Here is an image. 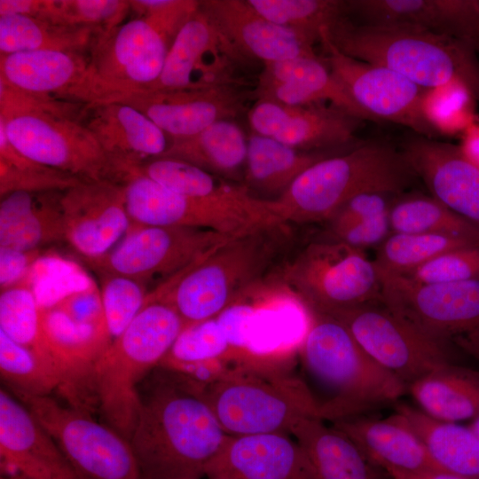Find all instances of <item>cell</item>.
Returning <instances> with one entry per match:
<instances>
[{"label": "cell", "mask_w": 479, "mask_h": 479, "mask_svg": "<svg viewBox=\"0 0 479 479\" xmlns=\"http://www.w3.org/2000/svg\"><path fill=\"white\" fill-rule=\"evenodd\" d=\"M202 10L247 59L263 64L316 56L315 38L257 12L247 0L201 1Z\"/></svg>", "instance_id": "23"}, {"label": "cell", "mask_w": 479, "mask_h": 479, "mask_svg": "<svg viewBox=\"0 0 479 479\" xmlns=\"http://www.w3.org/2000/svg\"><path fill=\"white\" fill-rule=\"evenodd\" d=\"M14 192L1 198L0 247L28 251L65 240L61 192Z\"/></svg>", "instance_id": "31"}, {"label": "cell", "mask_w": 479, "mask_h": 479, "mask_svg": "<svg viewBox=\"0 0 479 479\" xmlns=\"http://www.w3.org/2000/svg\"><path fill=\"white\" fill-rule=\"evenodd\" d=\"M51 308L58 310L79 324L106 326L100 290L93 282L67 294Z\"/></svg>", "instance_id": "51"}, {"label": "cell", "mask_w": 479, "mask_h": 479, "mask_svg": "<svg viewBox=\"0 0 479 479\" xmlns=\"http://www.w3.org/2000/svg\"><path fill=\"white\" fill-rule=\"evenodd\" d=\"M40 50L0 55V78L21 90L90 104L89 57Z\"/></svg>", "instance_id": "27"}, {"label": "cell", "mask_w": 479, "mask_h": 479, "mask_svg": "<svg viewBox=\"0 0 479 479\" xmlns=\"http://www.w3.org/2000/svg\"><path fill=\"white\" fill-rule=\"evenodd\" d=\"M255 97L249 87L145 90L112 96L100 102L127 104L149 118L171 139L192 137L221 120L244 113ZM98 103V102H97Z\"/></svg>", "instance_id": "18"}, {"label": "cell", "mask_w": 479, "mask_h": 479, "mask_svg": "<svg viewBox=\"0 0 479 479\" xmlns=\"http://www.w3.org/2000/svg\"><path fill=\"white\" fill-rule=\"evenodd\" d=\"M254 93L287 106L331 105L372 121L318 55L263 64Z\"/></svg>", "instance_id": "25"}, {"label": "cell", "mask_w": 479, "mask_h": 479, "mask_svg": "<svg viewBox=\"0 0 479 479\" xmlns=\"http://www.w3.org/2000/svg\"><path fill=\"white\" fill-rule=\"evenodd\" d=\"M292 357H249L202 389L227 435H290L300 420L320 418L307 383L291 366Z\"/></svg>", "instance_id": "4"}, {"label": "cell", "mask_w": 479, "mask_h": 479, "mask_svg": "<svg viewBox=\"0 0 479 479\" xmlns=\"http://www.w3.org/2000/svg\"><path fill=\"white\" fill-rule=\"evenodd\" d=\"M0 118L9 142L28 159L82 180L107 179L110 161L81 121L31 114Z\"/></svg>", "instance_id": "17"}, {"label": "cell", "mask_w": 479, "mask_h": 479, "mask_svg": "<svg viewBox=\"0 0 479 479\" xmlns=\"http://www.w3.org/2000/svg\"><path fill=\"white\" fill-rule=\"evenodd\" d=\"M216 317L185 326L158 367L195 364L232 366L240 363Z\"/></svg>", "instance_id": "41"}, {"label": "cell", "mask_w": 479, "mask_h": 479, "mask_svg": "<svg viewBox=\"0 0 479 479\" xmlns=\"http://www.w3.org/2000/svg\"><path fill=\"white\" fill-rule=\"evenodd\" d=\"M81 122L109 159L139 162L161 156L167 135L136 108L119 102L88 104Z\"/></svg>", "instance_id": "28"}, {"label": "cell", "mask_w": 479, "mask_h": 479, "mask_svg": "<svg viewBox=\"0 0 479 479\" xmlns=\"http://www.w3.org/2000/svg\"><path fill=\"white\" fill-rule=\"evenodd\" d=\"M100 295L106 327L113 341L133 321L145 305V285L122 275H100Z\"/></svg>", "instance_id": "46"}, {"label": "cell", "mask_w": 479, "mask_h": 479, "mask_svg": "<svg viewBox=\"0 0 479 479\" xmlns=\"http://www.w3.org/2000/svg\"><path fill=\"white\" fill-rule=\"evenodd\" d=\"M230 239L208 229L131 224L107 254L85 261L100 275L127 276L145 285L157 276L171 278Z\"/></svg>", "instance_id": "14"}, {"label": "cell", "mask_w": 479, "mask_h": 479, "mask_svg": "<svg viewBox=\"0 0 479 479\" xmlns=\"http://www.w3.org/2000/svg\"><path fill=\"white\" fill-rule=\"evenodd\" d=\"M280 226L230 239L149 292L147 299L171 304L185 327L217 317L268 267L275 253L272 232Z\"/></svg>", "instance_id": "7"}, {"label": "cell", "mask_w": 479, "mask_h": 479, "mask_svg": "<svg viewBox=\"0 0 479 479\" xmlns=\"http://www.w3.org/2000/svg\"><path fill=\"white\" fill-rule=\"evenodd\" d=\"M400 276L419 284L479 280V245L451 249Z\"/></svg>", "instance_id": "47"}, {"label": "cell", "mask_w": 479, "mask_h": 479, "mask_svg": "<svg viewBox=\"0 0 479 479\" xmlns=\"http://www.w3.org/2000/svg\"><path fill=\"white\" fill-rule=\"evenodd\" d=\"M310 312L297 355L321 419L334 422L363 416L407 391L406 384L374 361L342 323Z\"/></svg>", "instance_id": "2"}, {"label": "cell", "mask_w": 479, "mask_h": 479, "mask_svg": "<svg viewBox=\"0 0 479 479\" xmlns=\"http://www.w3.org/2000/svg\"><path fill=\"white\" fill-rule=\"evenodd\" d=\"M88 104L21 90L0 78V116L49 115L81 121Z\"/></svg>", "instance_id": "48"}, {"label": "cell", "mask_w": 479, "mask_h": 479, "mask_svg": "<svg viewBox=\"0 0 479 479\" xmlns=\"http://www.w3.org/2000/svg\"><path fill=\"white\" fill-rule=\"evenodd\" d=\"M475 99L467 88L452 82L426 89L421 98V112L438 135H456L477 121Z\"/></svg>", "instance_id": "43"}, {"label": "cell", "mask_w": 479, "mask_h": 479, "mask_svg": "<svg viewBox=\"0 0 479 479\" xmlns=\"http://www.w3.org/2000/svg\"><path fill=\"white\" fill-rule=\"evenodd\" d=\"M40 255L41 249L23 251L0 247L1 291L22 283Z\"/></svg>", "instance_id": "53"}, {"label": "cell", "mask_w": 479, "mask_h": 479, "mask_svg": "<svg viewBox=\"0 0 479 479\" xmlns=\"http://www.w3.org/2000/svg\"><path fill=\"white\" fill-rule=\"evenodd\" d=\"M324 32L351 58L385 66L424 89L461 83L479 102V52L461 40L416 26L362 24L350 18Z\"/></svg>", "instance_id": "3"}, {"label": "cell", "mask_w": 479, "mask_h": 479, "mask_svg": "<svg viewBox=\"0 0 479 479\" xmlns=\"http://www.w3.org/2000/svg\"><path fill=\"white\" fill-rule=\"evenodd\" d=\"M65 240L84 260L113 249L131 225L124 191L109 179L82 180L60 196Z\"/></svg>", "instance_id": "19"}, {"label": "cell", "mask_w": 479, "mask_h": 479, "mask_svg": "<svg viewBox=\"0 0 479 479\" xmlns=\"http://www.w3.org/2000/svg\"><path fill=\"white\" fill-rule=\"evenodd\" d=\"M385 472L391 479H466L442 470L410 472L389 468Z\"/></svg>", "instance_id": "55"}, {"label": "cell", "mask_w": 479, "mask_h": 479, "mask_svg": "<svg viewBox=\"0 0 479 479\" xmlns=\"http://www.w3.org/2000/svg\"><path fill=\"white\" fill-rule=\"evenodd\" d=\"M317 416L300 420L290 435L305 453L317 479H391L343 433Z\"/></svg>", "instance_id": "30"}, {"label": "cell", "mask_w": 479, "mask_h": 479, "mask_svg": "<svg viewBox=\"0 0 479 479\" xmlns=\"http://www.w3.org/2000/svg\"><path fill=\"white\" fill-rule=\"evenodd\" d=\"M2 475L27 479H83L28 408L0 390Z\"/></svg>", "instance_id": "21"}, {"label": "cell", "mask_w": 479, "mask_h": 479, "mask_svg": "<svg viewBox=\"0 0 479 479\" xmlns=\"http://www.w3.org/2000/svg\"><path fill=\"white\" fill-rule=\"evenodd\" d=\"M82 179L40 164L17 151L9 142L0 118V195L14 192H64Z\"/></svg>", "instance_id": "39"}, {"label": "cell", "mask_w": 479, "mask_h": 479, "mask_svg": "<svg viewBox=\"0 0 479 479\" xmlns=\"http://www.w3.org/2000/svg\"><path fill=\"white\" fill-rule=\"evenodd\" d=\"M103 31L87 27H67L27 15L0 16V55L51 50L90 51Z\"/></svg>", "instance_id": "36"}, {"label": "cell", "mask_w": 479, "mask_h": 479, "mask_svg": "<svg viewBox=\"0 0 479 479\" xmlns=\"http://www.w3.org/2000/svg\"><path fill=\"white\" fill-rule=\"evenodd\" d=\"M208 479H317L289 434L231 436L208 465Z\"/></svg>", "instance_id": "24"}, {"label": "cell", "mask_w": 479, "mask_h": 479, "mask_svg": "<svg viewBox=\"0 0 479 479\" xmlns=\"http://www.w3.org/2000/svg\"><path fill=\"white\" fill-rule=\"evenodd\" d=\"M130 9V2L123 0H43L38 19L106 32L121 25Z\"/></svg>", "instance_id": "45"}, {"label": "cell", "mask_w": 479, "mask_h": 479, "mask_svg": "<svg viewBox=\"0 0 479 479\" xmlns=\"http://www.w3.org/2000/svg\"><path fill=\"white\" fill-rule=\"evenodd\" d=\"M325 314L342 323L374 361L406 386L452 363L451 351L419 333L381 300Z\"/></svg>", "instance_id": "15"}, {"label": "cell", "mask_w": 479, "mask_h": 479, "mask_svg": "<svg viewBox=\"0 0 479 479\" xmlns=\"http://www.w3.org/2000/svg\"><path fill=\"white\" fill-rule=\"evenodd\" d=\"M332 425L346 435L369 461L384 471L389 468L410 472L441 470L420 437L395 413L386 419L365 415L342 419Z\"/></svg>", "instance_id": "29"}, {"label": "cell", "mask_w": 479, "mask_h": 479, "mask_svg": "<svg viewBox=\"0 0 479 479\" xmlns=\"http://www.w3.org/2000/svg\"><path fill=\"white\" fill-rule=\"evenodd\" d=\"M390 193L365 192L342 205L327 220L330 236L363 220L389 212Z\"/></svg>", "instance_id": "50"}, {"label": "cell", "mask_w": 479, "mask_h": 479, "mask_svg": "<svg viewBox=\"0 0 479 479\" xmlns=\"http://www.w3.org/2000/svg\"><path fill=\"white\" fill-rule=\"evenodd\" d=\"M389 213L371 217L355 224L334 235L330 240L365 250L378 247L392 233Z\"/></svg>", "instance_id": "52"}, {"label": "cell", "mask_w": 479, "mask_h": 479, "mask_svg": "<svg viewBox=\"0 0 479 479\" xmlns=\"http://www.w3.org/2000/svg\"><path fill=\"white\" fill-rule=\"evenodd\" d=\"M472 245L440 235L392 232L376 248L373 261L380 271L404 275L446 251Z\"/></svg>", "instance_id": "42"}, {"label": "cell", "mask_w": 479, "mask_h": 479, "mask_svg": "<svg viewBox=\"0 0 479 479\" xmlns=\"http://www.w3.org/2000/svg\"><path fill=\"white\" fill-rule=\"evenodd\" d=\"M0 479H27L24 476L20 475H1Z\"/></svg>", "instance_id": "57"}, {"label": "cell", "mask_w": 479, "mask_h": 479, "mask_svg": "<svg viewBox=\"0 0 479 479\" xmlns=\"http://www.w3.org/2000/svg\"><path fill=\"white\" fill-rule=\"evenodd\" d=\"M0 373L19 398L46 397L62 387L55 365L0 332Z\"/></svg>", "instance_id": "38"}, {"label": "cell", "mask_w": 479, "mask_h": 479, "mask_svg": "<svg viewBox=\"0 0 479 479\" xmlns=\"http://www.w3.org/2000/svg\"><path fill=\"white\" fill-rule=\"evenodd\" d=\"M407 391L435 420L459 423L479 417V371L449 363L410 383Z\"/></svg>", "instance_id": "34"}, {"label": "cell", "mask_w": 479, "mask_h": 479, "mask_svg": "<svg viewBox=\"0 0 479 479\" xmlns=\"http://www.w3.org/2000/svg\"><path fill=\"white\" fill-rule=\"evenodd\" d=\"M392 232L445 236L479 245V225L458 215L431 195L411 193L389 208Z\"/></svg>", "instance_id": "37"}, {"label": "cell", "mask_w": 479, "mask_h": 479, "mask_svg": "<svg viewBox=\"0 0 479 479\" xmlns=\"http://www.w3.org/2000/svg\"><path fill=\"white\" fill-rule=\"evenodd\" d=\"M335 152L299 150L251 131L243 185L257 199L275 200L304 170Z\"/></svg>", "instance_id": "32"}, {"label": "cell", "mask_w": 479, "mask_h": 479, "mask_svg": "<svg viewBox=\"0 0 479 479\" xmlns=\"http://www.w3.org/2000/svg\"><path fill=\"white\" fill-rule=\"evenodd\" d=\"M184 328L171 304L145 299L137 317L98 360L92 377L95 403L106 423L127 440L140 409L137 383L159 366Z\"/></svg>", "instance_id": "6"}, {"label": "cell", "mask_w": 479, "mask_h": 479, "mask_svg": "<svg viewBox=\"0 0 479 479\" xmlns=\"http://www.w3.org/2000/svg\"><path fill=\"white\" fill-rule=\"evenodd\" d=\"M110 180L122 185L135 225L202 228L231 238L277 226L243 210L175 192L123 162L112 163Z\"/></svg>", "instance_id": "11"}, {"label": "cell", "mask_w": 479, "mask_h": 479, "mask_svg": "<svg viewBox=\"0 0 479 479\" xmlns=\"http://www.w3.org/2000/svg\"><path fill=\"white\" fill-rule=\"evenodd\" d=\"M247 154V137L243 130L233 120H221L192 137L171 139L160 157L184 161L243 185Z\"/></svg>", "instance_id": "33"}, {"label": "cell", "mask_w": 479, "mask_h": 479, "mask_svg": "<svg viewBox=\"0 0 479 479\" xmlns=\"http://www.w3.org/2000/svg\"><path fill=\"white\" fill-rule=\"evenodd\" d=\"M253 62L200 6L176 35L157 81L142 91L249 87Z\"/></svg>", "instance_id": "12"}, {"label": "cell", "mask_w": 479, "mask_h": 479, "mask_svg": "<svg viewBox=\"0 0 479 479\" xmlns=\"http://www.w3.org/2000/svg\"><path fill=\"white\" fill-rule=\"evenodd\" d=\"M380 274L381 301L393 313L447 350L456 347L479 360V280L419 284Z\"/></svg>", "instance_id": "8"}, {"label": "cell", "mask_w": 479, "mask_h": 479, "mask_svg": "<svg viewBox=\"0 0 479 479\" xmlns=\"http://www.w3.org/2000/svg\"><path fill=\"white\" fill-rule=\"evenodd\" d=\"M251 131L303 151L336 150L355 144L359 119L331 105L287 106L257 98L247 111Z\"/></svg>", "instance_id": "20"}, {"label": "cell", "mask_w": 479, "mask_h": 479, "mask_svg": "<svg viewBox=\"0 0 479 479\" xmlns=\"http://www.w3.org/2000/svg\"><path fill=\"white\" fill-rule=\"evenodd\" d=\"M172 42L144 17L98 35L89 51L90 104L146 90L159 78Z\"/></svg>", "instance_id": "13"}, {"label": "cell", "mask_w": 479, "mask_h": 479, "mask_svg": "<svg viewBox=\"0 0 479 479\" xmlns=\"http://www.w3.org/2000/svg\"><path fill=\"white\" fill-rule=\"evenodd\" d=\"M401 151L433 198L479 225V169L459 145L417 135Z\"/></svg>", "instance_id": "22"}, {"label": "cell", "mask_w": 479, "mask_h": 479, "mask_svg": "<svg viewBox=\"0 0 479 479\" xmlns=\"http://www.w3.org/2000/svg\"><path fill=\"white\" fill-rule=\"evenodd\" d=\"M460 151L473 164L479 169V122L468 126L462 133L459 145Z\"/></svg>", "instance_id": "54"}, {"label": "cell", "mask_w": 479, "mask_h": 479, "mask_svg": "<svg viewBox=\"0 0 479 479\" xmlns=\"http://www.w3.org/2000/svg\"><path fill=\"white\" fill-rule=\"evenodd\" d=\"M394 413L420 437L441 470L479 479V436L469 426L435 420L407 404Z\"/></svg>", "instance_id": "35"}, {"label": "cell", "mask_w": 479, "mask_h": 479, "mask_svg": "<svg viewBox=\"0 0 479 479\" xmlns=\"http://www.w3.org/2000/svg\"><path fill=\"white\" fill-rule=\"evenodd\" d=\"M323 59L343 84L353 100L372 119L405 126L418 135L436 138L439 135L421 112L426 89L385 66L365 62L341 52L320 31Z\"/></svg>", "instance_id": "16"}, {"label": "cell", "mask_w": 479, "mask_h": 479, "mask_svg": "<svg viewBox=\"0 0 479 479\" xmlns=\"http://www.w3.org/2000/svg\"><path fill=\"white\" fill-rule=\"evenodd\" d=\"M261 15L320 42V31L349 18L344 0H247Z\"/></svg>", "instance_id": "40"}, {"label": "cell", "mask_w": 479, "mask_h": 479, "mask_svg": "<svg viewBox=\"0 0 479 479\" xmlns=\"http://www.w3.org/2000/svg\"><path fill=\"white\" fill-rule=\"evenodd\" d=\"M20 399L83 479H141L129 440L89 411L49 396Z\"/></svg>", "instance_id": "10"}, {"label": "cell", "mask_w": 479, "mask_h": 479, "mask_svg": "<svg viewBox=\"0 0 479 479\" xmlns=\"http://www.w3.org/2000/svg\"><path fill=\"white\" fill-rule=\"evenodd\" d=\"M479 436V417L472 420L468 425Z\"/></svg>", "instance_id": "56"}, {"label": "cell", "mask_w": 479, "mask_h": 479, "mask_svg": "<svg viewBox=\"0 0 479 479\" xmlns=\"http://www.w3.org/2000/svg\"><path fill=\"white\" fill-rule=\"evenodd\" d=\"M158 368L129 439L141 479H200L230 436L202 389Z\"/></svg>", "instance_id": "1"}, {"label": "cell", "mask_w": 479, "mask_h": 479, "mask_svg": "<svg viewBox=\"0 0 479 479\" xmlns=\"http://www.w3.org/2000/svg\"><path fill=\"white\" fill-rule=\"evenodd\" d=\"M0 332L39 354L42 345L41 307L27 285L19 284L1 291Z\"/></svg>", "instance_id": "44"}, {"label": "cell", "mask_w": 479, "mask_h": 479, "mask_svg": "<svg viewBox=\"0 0 479 479\" xmlns=\"http://www.w3.org/2000/svg\"><path fill=\"white\" fill-rule=\"evenodd\" d=\"M418 179L402 151L382 142L361 143L304 170L275 200L283 223L326 221L365 192L403 193Z\"/></svg>", "instance_id": "5"}, {"label": "cell", "mask_w": 479, "mask_h": 479, "mask_svg": "<svg viewBox=\"0 0 479 479\" xmlns=\"http://www.w3.org/2000/svg\"><path fill=\"white\" fill-rule=\"evenodd\" d=\"M283 280L312 311L326 313L381 300V274L374 261L334 240L307 246L285 267Z\"/></svg>", "instance_id": "9"}, {"label": "cell", "mask_w": 479, "mask_h": 479, "mask_svg": "<svg viewBox=\"0 0 479 479\" xmlns=\"http://www.w3.org/2000/svg\"><path fill=\"white\" fill-rule=\"evenodd\" d=\"M130 8L152 21L160 30L174 40L184 23L200 8L194 0H135Z\"/></svg>", "instance_id": "49"}, {"label": "cell", "mask_w": 479, "mask_h": 479, "mask_svg": "<svg viewBox=\"0 0 479 479\" xmlns=\"http://www.w3.org/2000/svg\"><path fill=\"white\" fill-rule=\"evenodd\" d=\"M362 24H402L461 40L479 52V1L348 0Z\"/></svg>", "instance_id": "26"}]
</instances>
